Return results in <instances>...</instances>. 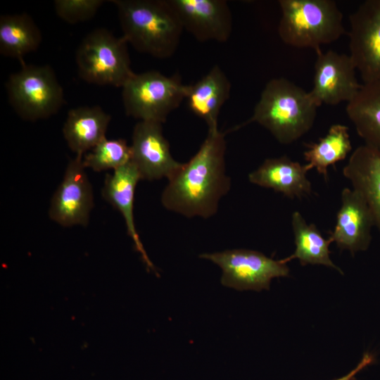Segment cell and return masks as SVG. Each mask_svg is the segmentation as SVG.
<instances>
[{
    "label": "cell",
    "instance_id": "obj_14",
    "mask_svg": "<svg viewBox=\"0 0 380 380\" xmlns=\"http://www.w3.org/2000/svg\"><path fill=\"white\" fill-rule=\"evenodd\" d=\"M374 220L366 201L355 189L344 188L336 225L329 238L341 250L353 255L366 251L372 241Z\"/></svg>",
    "mask_w": 380,
    "mask_h": 380
},
{
    "label": "cell",
    "instance_id": "obj_23",
    "mask_svg": "<svg viewBox=\"0 0 380 380\" xmlns=\"http://www.w3.org/2000/svg\"><path fill=\"white\" fill-rule=\"evenodd\" d=\"M348 129L344 125H333L318 142L307 144L303 153L306 170L315 168L327 181L328 167L344 160L352 150Z\"/></svg>",
    "mask_w": 380,
    "mask_h": 380
},
{
    "label": "cell",
    "instance_id": "obj_15",
    "mask_svg": "<svg viewBox=\"0 0 380 380\" xmlns=\"http://www.w3.org/2000/svg\"><path fill=\"white\" fill-rule=\"evenodd\" d=\"M141 179L139 172L130 160L125 165L107 175L103 188V197L116 208L123 216L128 234L132 239L137 251L149 270L156 272L153 264L148 257L137 231L134 220V198L136 186Z\"/></svg>",
    "mask_w": 380,
    "mask_h": 380
},
{
    "label": "cell",
    "instance_id": "obj_10",
    "mask_svg": "<svg viewBox=\"0 0 380 380\" xmlns=\"http://www.w3.org/2000/svg\"><path fill=\"white\" fill-rule=\"evenodd\" d=\"M313 87L310 91L320 106L350 102L357 94L362 84L356 77L357 69L349 55L332 50L315 51Z\"/></svg>",
    "mask_w": 380,
    "mask_h": 380
},
{
    "label": "cell",
    "instance_id": "obj_1",
    "mask_svg": "<svg viewBox=\"0 0 380 380\" xmlns=\"http://www.w3.org/2000/svg\"><path fill=\"white\" fill-rule=\"evenodd\" d=\"M224 135L208 130L196 154L168 179L161 196L166 209L186 217L209 218L217 213L231 186L225 172Z\"/></svg>",
    "mask_w": 380,
    "mask_h": 380
},
{
    "label": "cell",
    "instance_id": "obj_26",
    "mask_svg": "<svg viewBox=\"0 0 380 380\" xmlns=\"http://www.w3.org/2000/svg\"><path fill=\"white\" fill-rule=\"evenodd\" d=\"M374 355L368 352L364 353L360 362L355 369L350 371L348 374L334 380H355L356 374L366 367L370 365L374 362Z\"/></svg>",
    "mask_w": 380,
    "mask_h": 380
},
{
    "label": "cell",
    "instance_id": "obj_4",
    "mask_svg": "<svg viewBox=\"0 0 380 380\" xmlns=\"http://www.w3.org/2000/svg\"><path fill=\"white\" fill-rule=\"evenodd\" d=\"M278 34L286 44L315 51L346 32L343 15L333 0H280Z\"/></svg>",
    "mask_w": 380,
    "mask_h": 380
},
{
    "label": "cell",
    "instance_id": "obj_8",
    "mask_svg": "<svg viewBox=\"0 0 380 380\" xmlns=\"http://www.w3.org/2000/svg\"><path fill=\"white\" fill-rule=\"evenodd\" d=\"M200 258L209 260L221 268L223 286L239 291L268 290L272 279L289 274V267L281 260H275L253 250H227L203 253Z\"/></svg>",
    "mask_w": 380,
    "mask_h": 380
},
{
    "label": "cell",
    "instance_id": "obj_7",
    "mask_svg": "<svg viewBox=\"0 0 380 380\" xmlns=\"http://www.w3.org/2000/svg\"><path fill=\"white\" fill-rule=\"evenodd\" d=\"M186 89L177 74L167 76L156 70L135 73L122 87L125 113L139 121L163 124L185 99Z\"/></svg>",
    "mask_w": 380,
    "mask_h": 380
},
{
    "label": "cell",
    "instance_id": "obj_17",
    "mask_svg": "<svg viewBox=\"0 0 380 380\" xmlns=\"http://www.w3.org/2000/svg\"><path fill=\"white\" fill-rule=\"evenodd\" d=\"M305 165L286 156L267 158L248 175L251 183L272 189L290 198H302L312 193Z\"/></svg>",
    "mask_w": 380,
    "mask_h": 380
},
{
    "label": "cell",
    "instance_id": "obj_22",
    "mask_svg": "<svg viewBox=\"0 0 380 380\" xmlns=\"http://www.w3.org/2000/svg\"><path fill=\"white\" fill-rule=\"evenodd\" d=\"M291 227L296 249L292 255L281 259L284 263L298 259L303 266L308 264L322 265L343 274L330 258L329 247L332 241L329 237L324 239L316 225L308 224L298 211L292 214Z\"/></svg>",
    "mask_w": 380,
    "mask_h": 380
},
{
    "label": "cell",
    "instance_id": "obj_12",
    "mask_svg": "<svg viewBox=\"0 0 380 380\" xmlns=\"http://www.w3.org/2000/svg\"><path fill=\"white\" fill-rule=\"evenodd\" d=\"M130 148L131 161L141 179H168L182 165L173 158L159 122L139 121L133 129Z\"/></svg>",
    "mask_w": 380,
    "mask_h": 380
},
{
    "label": "cell",
    "instance_id": "obj_5",
    "mask_svg": "<svg viewBox=\"0 0 380 380\" xmlns=\"http://www.w3.org/2000/svg\"><path fill=\"white\" fill-rule=\"evenodd\" d=\"M127 44L122 36L118 37L105 28L91 31L76 51L80 77L88 83L122 88L135 74Z\"/></svg>",
    "mask_w": 380,
    "mask_h": 380
},
{
    "label": "cell",
    "instance_id": "obj_25",
    "mask_svg": "<svg viewBox=\"0 0 380 380\" xmlns=\"http://www.w3.org/2000/svg\"><path fill=\"white\" fill-rule=\"evenodd\" d=\"M103 0H56L54 10L63 21L75 24L91 19L103 4Z\"/></svg>",
    "mask_w": 380,
    "mask_h": 380
},
{
    "label": "cell",
    "instance_id": "obj_24",
    "mask_svg": "<svg viewBox=\"0 0 380 380\" xmlns=\"http://www.w3.org/2000/svg\"><path fill=\"white\" fill-rule=\"evenodd\" d=\"M130 146L123 139H108L96 145L82 158L84 167L95 172L116 170L131 160Z\"/></svg>",
    "mask_w": 380,
    "mask_h": 380
},
{
    "label": "cell",
    "instance_id": "obj_2",
    "mask_svg": "<svg viewBox=\"0 0 380 380\" xmlns=\"http://www.w3.org/2000/svg\"><path fill=\"white\" fill-rule=\"evenodd\" d=\"M318 107L310 91L284 77L274 78L264 87L252 116L232 130L256 122L280 144H291L312 128Z\"/></svg>",
    "mask_w": 380,
    "mask_h": 380
},
{
    "label": "cell",
    "instance_id": "obj_11",
    "mask_svg": "<svg viewBox=\"0 0 380 380\" xmlns=\"http://www.w3.org/2000/svg\"><path fill=\"white\" fill-rule=\"evenodd\" d=\"M82 158L83 155L77 154L69 161L51 201L49 217L63 227L86 226L94 207L92 187Z\"/></svg>",
    "mask_w": 380,
    "mask_h": 380
},
{
    "label": "cell",
    "instance_id": "obj_20",
    "mask_svg": "<svg viewBox=\"0 0 380 380\" xmlns=\"http://www.w3.org/2000/svg\"><path fill=\"white\" fill-rule=\"evenodd\" d=\"M42 40V32L27 13L6 14L0 17V53L18 59L36 51Z\"/></svg>",
    "mask_w": 380,
    "mask_h": 380
},
{
    "label": "cell",
    "instance_id": "obj_9",
    "mask_svg": "<svg viewBox=\"0 0 380 380\" xmlns=\"http://www.w3.org/2000/svg\"><path fill=\"white\" fill-rule=\"evenodd\" d=\"M349 21V56L363 84L380 82V0L362 2Z\"/></svg>",
    "mask_w": 380,
    "mask_h": 380
},
{
    "label": "cell",
    "instance_id": "obj_3",
    "mask_svg": "<svg viewBox=\"0 0 380 380\" xmlns=\"http://www.w3.org/2000/svg\"><path fill=\"white\" fill-rule=\"evenodd\" d=\"M122 37L137 51L165 59L177 51L182 31L169 0H112Z\"/></svg>",
    "mask_w": 380,
    "mask_h": 380
},
{
    "label": "cell",
    "instance_id": "obj_21",
    "mask_svg": "<svg viewBox=\"0 0 380 380\" xmlns=\"http://www.w3.org/2000/svg\"><path fill=\"white\" fill-rule=\"evenodd\" d=\"M346 111L365 144L380 148V82L362 84Z\"/></svg>",
    "mask_w": 380,
    "mask_h": 380
},
{
    "label": "cell",
    "instance_id": "obj_16",
    "mask_svg": "<svg viewBox=\"0 0 380 380\" xmlns=\"http://www.w3.org/2000/svg\"><path fill=\"white\" fill-rule=\"evenodd\" d=\"M343 175L366 201L380 232V148L365 144L356 148Z\"/></svg>",
    "mask_w": 380,
    "mask_h": 380
},
{
    "label": "cell",
    "instance_id": "obj_19",
    "mask_svg": "<svg viewBox=\"0 0 380 380\" xmlns=\"http://www.w3.org/2000/svg\"><path fill=\"white\" fill-rule=\"evenodd\" d=\"M110 119L99 106L70 109L63 127L68 146L76 155L91 151L106 138Z\"/></svg>",
    "mask_w": 380,
    "mask_h": 380
},
{
    "label": "cell",
    "instance_id": "obj_18",
    "mask_svg": "<svg viewBox=\"0 0 380 380\" xmlns=\"http://www.w3.org/2000/svg\"><path fill=\"white\" fill-rule=\"evenodd\" d=\"M230 90L227 76L215 65L201 80L187 85L185 99L191 111L205 122L208 130H217L218 115Z\"/></svg>",
    "mask_w": 380,
    "mask_h": 380
},
{
    "label": "cell",
    "instance_id": "obj_6",
    "mask_svg": "<svg viewBox=\"0 0 380 380\" xmlns=\"http://www.w3.org/2000/svg\"><path fill=\"white\" fill-rule=\"evenodd\" d=\"M6 88L11 106L25 120L48 118L65 102L63 87L49 65L21 64L9 76Z\"/></svg>",
    "mask_w": 380,
    "mask_h": 380
},
{
    "label": "cell",
    "instance_id": "obj_13",
    "mask_svg": "<svg viewBox=\"0 0 380 380\" xmlns=\"http://www.w3.org/2000/svg\"><path fill=\"white\" fill-rule=\"evenodd\" d=\"M183 29L198 41L227 42L232 31V16L224 0H169Z\"/></svg>",
    "mask_w": 380,
    "mask_h": 380
}]
</instances>
